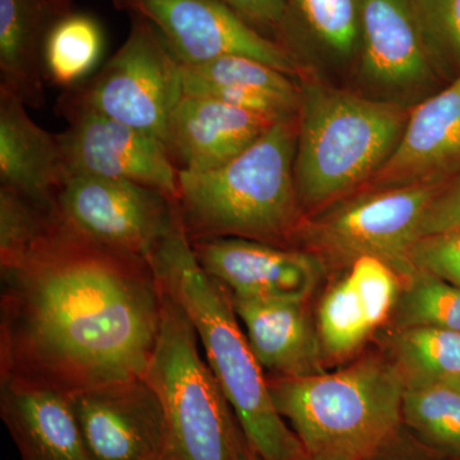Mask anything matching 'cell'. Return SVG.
I'll return each instance as SVG.
<instances>
[{
	"label": "cell",
	"instance_id": "18",
	"mask_svg": "<svg viewBox=\"0 0 460 460\" xmlns=\"http://www.w3.org/2000/svg\"><path fill=\"white\" fill-rule=\"evenodd\" d=\"M26 105L0 89V187L54 206L68 178L57 135L42 129Z\"/></svg>",
	"mask_w": 460,
	"mask_h": 460
},
{
	"label": "cell",
	"instance_id": "39",
	"mask_svg": "<svg viewBox=\"0 0 460 460\" xmlns=\"http://www.w3.org/2000/svg\"><path fill=\"white\" fill-rule=\"evenodd\" d=\"M159 460H172V459L171 458V456H169V458L159 459Z\"/></svg>",
	"mask_w": 460,
	"mask_h": 460
},
{
	"label": "cell",
	"instance_id": "7",
	"mask_svg": "<svg viewBox=\"0 0 460 460\" xmlns=\"http://www.w3.org/2000/svg\"><path fill=\"white\" fill-rule=\"evenodd\" d=\"M444 184L358 190L305 217L293 244L341 262L376 257L410 279L416 272L411 251L420 239V223Z\"/></svg>",
	"mask_w": 460,
	"mask_h": 460
},
{
	"label": "cell",
	"instance_id": "11",
	"mask_svg": "<svg viewBox=\"0 0 460 460\" xmlns=\"http://www.w3.org/2000/svg\"><path fill=\"white\" fill-rule=\"evenodd\" d=\"M358 54L374 98L411 108L447 84L429 59L414 0H362Z\"/></svg>",
	"mask_w": 460,
	"mask_h": 460
},
{
	"label": "cell",
	"instance_id": "1",
	"mask_svg": "<svg viewBox=\"0 0 460 460\" xmlns=\"http://www.w3.org/2000/svg\"><path fill=\"white\" fill-rule=\"evenodd\" d=\"M2 271L0 374L78 393L145 376L163 290L147 260L117 252L58 219Z\"/></svg>",
	"mask_w": 460,
	"mask_h": 460
},
{
	"label": "cell",
	"instance_id": "28",
	"mask_svg": "<svg viewBox=\"0 0 460 460\" xmlns=\"http://www.w3.org/2000/svg\"><path fill=\"white\" fill-rule=\"evenodd\" d=\"M319 323L326 350L337 356L352 352L374 330L348 277L335 284L323 299Z\"/></svg>",
	"mask_w": 460,
	"mask_h": 460
},
{
	"label": "cell",
	"instance_id": "21",
	"mask_svg": "<svg viewBox=\"0 0 460 460\" xmlns=\"http://www.w3.org/2000/svg\"><path fill=\"white\" fill-rule=\"evenodd\" d=\"M104 47V32L96 18L84 13L58 17L45 38L47 83L66 90L84 83L102 60Z\"/></svg>",
	"mask_w": 460,
	"mask_h": 460
},
{
	"label": "cell",
	"instance_id": "33",
	"mask_svg": "<svg viewBox=\"0 0 460 460\" xmlns=\"http://www.w3.org/2000/svg\"><path fill=\"white\" fill-rule=\"evenodd\" d=\"M460 228V174L447 181L429 204L420 226V238Z\"/></svg>",
	"mask_w": 460,
	"mask_h": 460
},
{
	"label": "cell",
	"instance_id": "36",
	"mask_svg": "<svg viewBox=\"0 0 460 460\" xmlns=\"http://www.w3.org/2000/svg\"><path fill=\"white\" fill-rule=\"evenodd\" d=\"M301 460H358L345 454L323 453V454H308L305 453Z\"/></svg>",
	"mask_w": 460,
	"mask_h": 460
},
{
	"label": "cell",
	"instance_id": "34",
	"mask_svg": "<svg viewBox=\"0 0 460 460\" xmlns=\"http://www.w3.org/2000/svg\"><path fill=\"white\" fill-rule=\"evenodd\" d=\"M232 460H260L259 456L248 447L238 422L235 423L234 429H233Z\"/></svg>",
	"mask_w": 460,
	"mask_h": 460
},
{
	"label": "cell",
	"instance_id": "8",
	"mask_svg": "<svg viewBox=\"0 0 460 460\" xmlns=\"http://www.w3.org/2000/svg\"><path fill=\"white\" fill-rule=\"evenodd\" d=\"M183 95L181 63L156 30L135 17L122 47L99 72L66 90L57 111L62 117L75 111L102 114L165 144L169 122Z\"/></svg>",
	"mask_w": 460,
	"mask_h": 460
},
{
	"label": "cell",
	"instance_id": "14",
	"mask_svg": "<svg viewBox=\"0 0 460 460\" xmlns=\"http://www.w3.org/2000/svg\"><path fill=\"white\" fill-rule=\"evenodd\" d=\"M208 277L239 298L304 299L321 274L320 257L301 248L244 238L190 242Z\"/></svg>",
	"mask_w": 460,
	"mask_h": 460
},
{
	"label": "cell",
	"instance_id": "22",
	"mask_svg": "<svg viewBox=\"0 0 460 460\" xmlns=\"http://www.w3.org/2000/svg\"><path fill=\"white\" fill-rule=\"evenodd\" d=\"M402 420L429 444L460 453V392L450 384H414L405 389Z\"/></svg>",
	"mask_w": 460,
	"mask_h": 460
},
{
	"label": "cell",
	"instance_id": "31",
	"mask_svg": "<svg viewBox=\"0 0 460 460\" xmlns=\"http://www.w3.org/2000/svg\"><path fill=\"white\" fill-rule=\"evenodd\" d=\"M411 261L416 270L460 287V228L420 237L411 248Z\"/></svg>",
	"mask_w": 460,
	"mask_h": 460
},
{
	"label": "cell",
	"instance_id": "12",
	"mask_svg": "<svg viewBox=\"0 0 460 460\" xmlns=\"http://www.w3.org/2000/svg\"><path fill=\"white\" fill-rule=\"evenodd\" d=\"M71 401L90 460L171 456L164 408L145 377L72 393Z\"/></svg>",
	"mask_w": 460,
	"mask_h": 460
},
{
	"label": "cell",
	"instance_id": "25",
	"mask_svg": "<svg viewBox=\"0 0 460 460\" xmlns=\"http://www.w3.org/2000/svg\"><path fill=\"white\" fill-rule=\"evenodd\" d=\"M323 47L348 59L361 47L362 0H288Z\"/></svg>",
	"mask_w": 460,
	"mask_h": 460
},
{
	"label": "cell",
	"instance_id": "15",
	"mask_svg": "<svg viewBox=\"0 0 460 460\" xmlns=\"http://www.w3.org/2000/svg\"><path fill=\"white\" fill-rule=\"evenodd\" d=\"M460 174V77L411 108L389 159L359 190L444 184Z\"/></svg>",
	"mask_w": 460,
	"mask_h": 460
},
{
	"label": "cell",
	"instance_id": "4",
	"mask_svg": "<svg viewBox=\"0 0 460 460\" xmlns=\"http://www.w3.org/2000/svg\"><path fill=\"white\" fill-rule=\"evenodd\" d=\"M298 83L295 172L307 217L358 192L371 180L401 140L411 108L332 86L310 68Z\"/></svg>",
	"mask_w": 460,
	"mask_h": 460
},
{
	"label": "cell",
	"instance_id": "24",
	"mask_svg": "<svg viewBox=\"0 0 460 460\" xmlns=\"http://www.w3.org/2000/svg\"><path fill=\"white\" fill-rule=\"evenodd\" d=\"M399 358L416 384L447 383L460 376V332L414 326L398 339Z\"/></svg>",
	"mask_w": 460,
	"mask_h": 460
},
{
	"label": "cell",
	"instance_id": "29",
	"mask_svg": "<svg viewBox=\"0 0 460 460\" xmlns=\"http://www.w3.org/2000/svg\"><path fill=\"white\" fill-rule=\"evenodd\" d=\"M53 211L54 206L0 187V269L22 259L49 226Z\"/></svg>",
	"mask_w": 460,
	"mask_h": 460
},
{
	"label": "cell",
	"instance_id": "32",
	"mask_svg": "<svg viewBox=\"0 0 460 460\" xmlns=\"http://www.w3.org/2000/svg\"><path fill=\"white\" fill-rule=\"evenodd\" d=\"M222 2L263 36L269 39H271L269 35L275 36V40L284 45L281 39L287 35L290 20V5L288 0H222Z\"/></svg>",
	"mask_w": 460,
	"mask_h": 460
},
{
	"label": "cell",
	"instance_id": "16",
	"mask_svg": "<svg viewBox=\"0 0 460 460\" xmlns=\"http://www.w3.org/2000/svg\"><path fill=\"white\" fill-rule=\"evenodd\" d=\"M278 122L219 100L183 95L165 145L178 172L213 171L241 155Z\"/></svg>",
	"mask_w": 460,
	"mask_h": 460
},
{
	"label": "cell",
	"instance_id": "6",
	"mask_svg": "<svg viewBox=\"0 0 460 460\" xmlns=\"http://www.w3.org/2000/svg\"><path fill=\"white\" fill-rule=\"evenodd\" d=\"M144 377L164 408L172 460H232L237 423L232 408L202 358L189 316L164 290L160 332Z\"/></svg>",
	"mask_w": 460,
	"mask_h": 460
},
{
	"label": "cell",
	"instance_id": "13",
	"mask_svg": "<svg viewBox=\"0 0 460 460\" xmlns=\"http://www.w3.org/2000/svg\"><path fill=\"white\" fill-rule=\"evenodd\" d=\"M65 118L57 137L68 175L133 181L178 199L180 172L159 137L91 111Z\"/></svg>",
	"mask_w": 460,
	"mask_h": 460
},
{
	"label": "cell",
	"instance_id": "37",
	"mask_svg": "<svg viewBox=\"0 0 460 460\" xmlns=\"http://www.w3.org/2000/svg\"><path fill=\"white\" fill-rule=\"evenodd\" d=\"M447 384H450V385L456 387V390L460 392V376L456 378H453V380L447 381Z\"/></svg>",
	"mask_w": 460,
	"mask_h": 460
},
{
	"label": "cell",
	"instance_id": "19",
	"mask_svg": "<svg viewBox=\"0 0 460 460\" xmlns=\"http://www.w3.org/2000/svg\"><path fill=\"white\" fill-rule=\"evenodd\" d=\"M229 298L263 370L278 377L323 374L304 299Z\"/></svg>",
	"mask_w": 460,
	"mask_h": 460
},
{
	"label": "cell",
	"instance_id": "35",
	"mask_svg": "<svg viewBox=\"0 0 460 460\" xmlns=\"http://www.w3.org/2000/svg\"><path fill=\"white\" fill-rule=\"evenodd\" d=\"M47 3L57 18L71 13L72 0H47Z\"/></svg>",
	"mask_w": 460,
	"mask_h": 460
},
{
	"label": "cell",
	"instance_id": "5",
	"mask_svg": "<svg viewBox=\"0 0 460 460\" xmlns=\"http://www.w3.org/2000/svg\"><path fill=\"white\" fill-rule=\"evenodd\" d=\"M269 389L308 454L365 460L385 447L401 425L404 381L380 359L332 374L277 377L269 381Z\"/></svg>",
	"mask_w": 460,
	"mask_h": 460
},
{
	"label": "cell",
	"instance_id": "23",
	"mask_svg": "<svg viewBox=\"0 0 460 460\" xmlns=\"http://www.w3.org/2000/svg\"><path fill=\"white\" fill-rule=\"evenodd\" d=\"M183 91L198 86H230L265 91L301 100L298 80L248 57H222L198 66H183Z\"/></svg>",
	"mask_w": 460,
	"mask_h": 460
},
{
	"label": "cell",
	"instance_id": "10",
	"mask_svg": "<svg viewBox=\"0 0 460 460\" xmlns=\"http://www.w3.org/2000/svg\"><path fill=\"white\" fill-rule=\"evenodd\" d=\"M114 4L147 21L183 66L248 57L296 80L307 68L295 51L263 36L222 0H114Z\"/></svg>",
	"mask_w": 460,
	"mask_h": 460
},
{
	"label": "cell",
	"instance_id": "17",
	"mask_svg": "<svg viewBox=\"0 0 460 460\" xmlns=\"http://www.w3.org/2000/svg\"><path fill=\"white\" fill-rule=\"evenodd\" d=\"M0 414L22 460H90L71 394L49 384L0 374Z\"/></svg>",
	"mask_w": 460,
	"mask_h": 460
},
{
	"label": "cell",
	"instance_id": "9",
	"mask_svg": "<svg viewBox=\"0 0 460 460\" xmlns=\"http://www.w3.org/2000/svg\"><path fill=\"white\" fill-rule=\"evenodd\" d=\"M54 213L100 246L148 262L181 224L177 199L162 190L84 174L68 175Z\"/></svg>",
	"mask_w": 460,
	"mask_h": 460
},
{
	"label": "cell",
	"instance_id": "38",
	"mask_svg": "<svg viewBox=\"0 0 460 460\" xmlns=\"http://www.w3.org/2000/svg\"><path fill=\"white\" fill-rule=\"evenodd\" d=\"M365 460H384V459H380V456H378V453H375L374 456H368L367 459H365Z\"/></svg>",
	"mask_w": 460,
	"mask_h": 460
},
{
	"label": "cell",
	"instance_id": "2",
	"mask_svg": "<svg viewBox=\"0 0 460 460\" xmlns=\"http://www.w3.org/2000/svg\"><path fill=\"white\" fill-rule=\"evenodd\" d=\"M166 295L198 332L206 362L219 383L248 447L260 460H301L305 449L272 402L269 381L241 330L228 292L206 274L183 224L151 257Z\"/></svg>",
	"mask_w": 460,
	"mask_h": 460
},
{
	"label": "cell",
	"instance_id": "26",
	"mask_svg": "<svg viewBox=\"0 0 460 460\" xmlns=\"http://www.w3.org/2000/svg\"><path fill=\"white\" fill-rule=\"evenodd\" d=\"M402 296L401 317L408 328L429 326L460 332V287L416 270Z\"/></svg>",
	"mask_w": 460,
	"mask_h": 460
},
{
	"label": "cell",
	"instance_id": "27",
	"mask_svg": "<svg viewBox=\"0 0 460 460\" xmlns=\"http://www.w3.org/2000/svg\"><path fill=\"white\" fill-rule=\"evenodd\" d=\"M432 66L445 84L460 77V0H414Z\"/></svg>",
	"mask_w": 460,
	"mask_h": 460
},
{
	"label": "cell",
	"instance_id": "3",
	"mask_svg": "<svg viewBox=\"0 0 460 460\" xmlns=\"http://www.w3.org/2000/svg\"><path fill=\"white\" fill-rule=\"evenodd\" d=\"M298 117L275 123L226 165L180 172L178 206L190 242L244 238L290 247L305 214L296 184Z\"/></svg>",
	"mask_w": 460,
	"mask_h": 460
},
{
	"label": "cell",
	"instance_id": "30",
	"mask_svg": "<svg viewBox=\"0 0 460 460\" xmlns=\"http://www.w3.org/2000/svg\"><path fill=\"white\" fill-rule=\"evenodd\" d=\"M350 283L358 296L372 329L389 316L399 295V275L394 269L376 257L363 256L354 260Z\"/></svg>",
	"mask_w": 460,
	"mask_h": 460
},
{
	"label": "cell",
	"instance_id": "20",
	"mask_svg": "<svg viewBox=\"0 0 460 460\" xmlns=\"http://www.w3.org/2000/svg\"><path fill=\"white\" fill-rule=\"evenodd\" d=\"M51 18L47 0H0V89L26 107L45 102L44 44Z\"/></svg>",
	"mask_w": 460,
	"mask_h": 460
}]
</instances>
